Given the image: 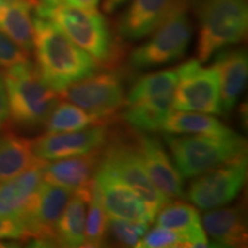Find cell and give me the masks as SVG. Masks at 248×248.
I'll use <instances>...</instances> for the list:
<instances>
[{
  "label": "cell",
  "mask_w": 248,
  "mask_h": 248,
  "mask_svg": "<svg viewBox=\"0 0 248 248\" xmlns=\"http://www.w3.org/2000/svg\"><path fill=\"white\" fill-rule=\"evenodd\" d=\"M32 51L40 77L58 94L101 68L55 24L37 15L33 17Z\"/></svg>",
  "instance_id": "6da1fadb"
},
{
  "label": "cell",
  "mask_w": 248,
  "mask_h": 248,
  "mask_svg": "<svg viewBox=\"0 0 248 248\" xmlns=\"http://www.w3.org/2000/svg\"><path fill=\"white\" fill-rule=\"evenodd\" d=\"M36 15L55 24L71 42L94 59L100 67L113 68L121 58L106 18L98 11L35 0Z\"/></svg>",
  "instance_id": "7a4b0ae2"
},
{
  "label": "cell",
  "mask_w": 248,
  "mask_h": 248,
  "mask_svg": "<svg viewBox=\"0 0 248 248\" xmlns=\"http://www.w3.org/2000/svg\"><path fill=\"white\" fill-rule=\"evenodd\" d=\"M8 97L9 122L20 129L44 126L59 101V94L40 77L31 61L15 64L4 71Z\"/></svg>",
  "instance_id": "3957f363"
},
{
  "label": "cell",
  "mask_w": 248,
  "mask_h": 248,
  "mask_svg": "<svg viewBox=\"0 0 248 248\" xmlns=\"http://www.w3.org/2000/svg\"><path fill=\"white\" fill-rule=\"evenodd\" d=\"M163 138L183 178L192 179L219 164L247 154V142L239 133L225 136L171 135Z\"/></svg>",
  "instance_id": "277c9868"
},
{
  "label": "cell",
  "mask_w": 248,
  "mask_h": 248,
  "mask_svg": "<svg viewBox=\"0 0 248 248\" xmlns=\"http://www.w3.org/2000/svg\"><path fill=\"white\" fill-rule=\"evenodd\" d=\"M195 13L199 26L197 59L201 63L246 38L247 0H199Z\"/></svg>",
  "instance_id": "5b68a950"
},
{
  "label": "cell",
  "mask_w": 248,
  "mask_h": 248,
  "mask_svg": "<svg viewBox=\"0 0 248 248\" xmlns=\"http://www.w3.org/2000/svg\"><path fill=\"white\" fill-rule=\"evenodd\" d=\"M151 35L150 39L130 54L129 63L133 69L156 68L184 57L192 38V24L185 0H176L170 13Z\"/></svg>",
  "instance_id": "8992f818"
},
{
  "label": "cell",
  "mask_w": 248,
  "mask_h": 248,
  "mask_svg": "<svg viewBox=\"0 0 248 248\" xmlns=\"http://www.w3.org/2000/svg\"><path fill=\"white\" fill-rule=\"evenodd\" d=\"M98 167L108 170L131 187L146 202L155 216L164 204L171 201L151 181L142 163L135 135L129 140L122 135L110 132L107 144L100 152Z\"/></svg>",
  "instance_id": "52a82bcc"
},
{
  "label": "cell",
  "mask_w": 248,
  "mask_h": 248,
  "mask_svg": "<svg viewBox=\"0 0 248 248\" xmlns=\"http://www.w3.org/2000/svg\"><path fill=\"white\" fill-rule=\"evenodd\" d=\"M247 169V154L219 164L192 178L186 199L202 210L225 206L233 201L244 188Z\"/></svg>",
  "instance_id": "ba28073f"
},
{
  "label": "cell",
  "mask_w": 248,
  "mask_h": 248,
  "mask_svg": "<svg viewBox=\"0 0 248 248\" xmlns=\"http://www.w3.org/2000/svg\"><path fill=\"white\" fill-rule=\"evenodd\" d=\"M177 74L172 109L222 115L219 79L215 68L202 67L198 59H191L177 68Z\"/></svg>",
  "instance_id": "9c48e42d"
},
{
  "label": "cell",
  "mask_w": 248,
  "mask_h": 248,
  "mask_svg": "<svg viewBox=\"0 0 248 248\" xmlns=\"http://www.w3.org/2000/svg\"><path fill=\"white\" fill-rule=\"evenodd\" d=\"M59 97L101 119L110 121L124 106L123 78L115 71H97L68 86L59 93Z\"/></svg>",
  "instance_id": "30bf717a"
},
{
  "label": "cell",
  "mask_w": 248,
  "mask_h": 248,
  "mask_svg": "<svg viewBox=\"0 0 248 248\" xmlns=\"http://www.w3.org/2000/svg\"><path fill=\"white\" fill-rule=\"evenodd\" d=\"M73 192L43 181L20 217L29 239L40 246H54L55 230Z\"/></svg>",
  "instance_id": "8fae6325"
},
{
  "label": "cell",
  "mask_w": 248,
  "mask_h": 248,
  "mask_svg": "<svg viewBox=\"0 0 248 248\" xmlns=\"http://www.w3.org/2000/svg\"><path fill=\"white\" fill-rule=\"evenodd\" d=\"M106 124L68 132H46L32 139L33 153L43 161H53L101 151L109 139Z\"/></svg>",
  "instance_id": "7c38bea8"
},
{
  "label": "cell",
  "mask_w": 248,
  "mask_h": 248,
  "mask_svg": "<svg viewBox=\"0 0 248 248\" xmlns=\"http://www.w3.org/2000/svg\"><path fill=\"white\" fill-rule=\"evenodd\" d=\"M133 135L145 169L157 190L170 200L186 199L184 178L160 139L151 133L133 131Z\"/></svg>",
  "instance_id": "4fadbf2b"
},
{
  "label": "cell",
  "mask_w": 248,
  "mask_h": 248,
  "mask_svg": "<svg viewBox=\"0 0 248 248\" xmlns=\"http://www.w3.org/2000/svg\"><path fill=\"white\" fill-rule=\"evenodd\" d=\"M94 179L108 216L148 224L154 221L155 214L146 202L115 175L98 167Z\"/></svg>",
  "instance_id": "5bb4252c"
},
{
  "label": "cell",
  "mask_w": 248,
  "mask_h": 248,
  "mask_svg": "<svg viewBox=\"0 0 248 248\" xmlns=\"http://www.w3.org/2000/svg\"><path fill=\"white\" fill-rule=\"evenodd\" d=\"M201 223L214 246L237 248L247 245V222L243 203L209 209L204 213Z\"/></svg>",
  "instance_id": "9a60e30c"
},
{
  "label": "cell",
  "mask_w": 248,
  "mask_h": 248,
  "mask_svg": "<svg viewBox=\"0 0 248 248\" xmlns=\"http://www.w3.org/2000/svg\"><path fill=\"white\" fill-rule=\"evenodd\" d=\"M212 66L218 74L221 107L224 114L233 109L246 85L248 75L246 49L223 48L215 54Z\"/></svg>",
  "instance_id": "2e32d148"
},
{
  "label": "cell",
  "mask_w": 248,
  "mask_h": 248,
  "mask_svg": "<svg viewBox=\"0 0 248 248\" xmlns=\"http://www.w3.org/2000/svg\"><path fill=\"white\" fill-rule=\"evenodd\" d=\"M176 0H132L117 22V32L126 40L151 35L170 13Z\"/></svg>",
  "instance_id": "e0dca14e"
},
{
  "label": "cell",
  "mask_w": 248,
  "mask_h": 248,
  "mask_svg": "<svg viewBox=\"0 0 248 248\" xmlns=\"http://www.w3.org/2000/svg\"><path fill=\"white\" fill-rule=\"evenodd\" d=\"M100 152L76 155L53 161H45L43 181L75 192L88 187L98 169Z\"/></svg>",
  "instance_id": "ac0fdd59"
},
{
  "label": "cell",
  "mask_w": 248,
  "mask_h": 248,
  "mask_svg": "<svg viewBox=\"0 0 248 248\" xmlns=\"http://www.w3.org/2000/svg\"><path fill=\"white\" fill-rule=\"evenodd\" d=\"M156 225L175 231L182 238L184 247H207L209 240L202 228L197 207L184 201H169L156 216Z\"/></svg>",
  "instance_id": "d6986e66"
},
{
  "label": "cell",
  "mask_w": 248,
  "mask_h": 248,
  "mask_svg": "<svg viewBox=\"0 0 248 248\" xmlns=\"http://www.w3.org/2000/svg\"><path fill=\"white\" fill-rule=\"evenodd\" d=\"M40 160L15 177L0 181V216L20 219L32 195L43 182V166Z\"/></svg>",
  "instance_id": "ffe728a7"
},
{
  "label": "cell",
  "mask_w": 248,
  "mask_h": 248,
  "mask_svg": "<svg viewBox=\"0 0 248 248\" xmlns=\"http://www.w3.org/2000/svg\"><path fill=\"white\" fill-rule=\"evenodd\" d=\"M91 185L73 192L70 199L68 200L55 230L54 241L58 246L69 248L83 247Z\"/></svg>",
  "instance_id": "44dd1931"
},
{
  "label": "cell",
  "mask_w": 248,
  "mask_h": 248,
  "mask_svg": "<svg viewBox=\"0 0 248 248\" xmlns=\"http://www.w3.org/2000/svg\"><path fill=\"white\" fill-rule=\"evenodd\" d=\"M35 0H0V30L28 53L33 49Z\"/></svg>",
  "instance_id": "7402d4cb"
},
{
  "label": "cell",
  "mask_w": 248,
  "mask_h": 248,
  "mask_svg": "<svg viewBox=\"0 0 248 248\" xmlns=\"http://www.w3.org/2000/svg\"><path fill=\"white\" fill-rule=\"evenodd\" d=\"M173 93L125 105V109L121 113V120L132 131L152 133L161 131L163 123L172 110Z\"/></svg>",
  "instance_id": "603a6c76"
},
{
  "label": "cell",
  "mask_w": 248,
  "mask_h": 248,
  "mask_svg": "<svg viewBox=\"0 0 248 248\" xmlns=\"http://www.w3.org/2000/svg\"><path fill=\"white\" fill-rule=\"evenodd\" d=\"M40 159L32 148V139L7 129L0 130V181L15 177Z\"/></svg>",
  "instance_id": "cb8c5ba5"
},
{
  "label": "cell",
  "mask_w": 248,
  "mask_h": 248,
  "mask_svg": "<svg viewBox=\"0 0 248 248\" xmlns=\"http://www.w3.org/2000/svg\"><path fill=\"white\" fill-rule=\"evenodd\" d=\"M161 131L171 135L225 136L233 132V130L224 125L216 117L204 113L172 109Z\"/></svg>",
  "instance_id": "d4e9b609"
},
{
  "label": "cell",
  "mask_w": 248,
  "mask_h": 248,
  "mask_svg": "<svg viewBox=\"0 0 248 248\" xmlns=\"http://www.w3.org/2000/svg\"><path fill=\"white\" fill-rule=\"evenodd\" d=\"M109 121L89 113L69 101L57 102L46 120V132L77 131L89 126L108 124Z\"/></svg>",
  "instance_id": "484cf974"
},
{
  "label": "cell",
  "mask_w": 248,
  "mask_h": 248,
  "mask_svg": "<svg viewBox=\"0 0 248 248\" xmlns=\"http://www.w3.org/2000/svg\"><path fill=\"white\" fill-rule=\"evenodd\" d=\"M177 82V70H157L146 74L133 83L128 94L125 95L124 105H132L136 102L170 94L175 91Z\"/></svg>",
  "instance_id": "4316f807"
},
{
  "label": "cell",
  "mask_w": 248,
  "mask_h": 248,
  "mask_svg": "<svg viewBox=\"0 0 248 248\" xmlns=\"http://www.w3.org/2000/svg\"><path fill=\"white\" fill-rule=\"evenodd\" d=\"M108 232V215L104 208L101 195L97 182L93 178L91 193L88 204L85 218L84 244L83 247H102L105 246Z\"/></svg>",
  "instance_id": "83f0119b"
},
{
  "label": "cell",
  "mask_w": 248,
  "mask_h": 248,
  "mask_svg": "<svg viewBox=\"0 0 248 248\" xmlns=\"http://www.w3.org/2000/svg\"><path fill=\"white\" fill-rule=\"evenodd\" d=\"M148 223L133 222L108 216V231L117 244L125 247H137L139 240L148 230Z\"/></svg>",
  "instance_id": "f1b7e54d"
},
{
  "label": "cell",
  "mask_w": 248,
  "mask_h": 248,
  "mask_svg": "<svg viewBox=\"0 0 248 248\" xmlns=\"http://www.w3.org/2000/svg\"><path fill=\"white\" fill-rule=\"evenodd\" d=\"M138 248H177L184 247L182 238L175 231L155 225L141 237Z\"/></svg>",
  "instance_id": "f546056e"
},
{
  "label": "cell",
  "mask_w": 248,
  "mask_h": 248,
  "mask_svg": "<svg viewBox=\"0 0 248 248\" xmlns=\"http://www.w3.org/2000/svg\"><path fill=\"white\" fill-rule=\"evenodd\" d=\"M28 61H30V54L0 30V68L7 69Z\"/></svg>",
  "instance_id": "4dcf8cb0"
},
{
  "label": "cell",
  "mask_w": 248,
  "mask_h": 248,
  "mask_svg": "<svg viewBox=\"0 0 248 248\" xmlns=\"http://www.w3.org/2000/svg\"><path fill=\"white\" fill-rule=\"evenodd\" d=\"M0 239L28 240L29 237L20 219L0 216Z\"/></svg>",
  "instance_id": "1f68e13d"
},
{
  "label": "cell",
  "mask_w": 248,
  "mask_h": 248,
  "mask_svg": "<svg viewBox=\"0 0 248 248\" xmlns=\"http://www.w3.org/2000/svg\"><path fill=\"white\" fill-rule=\"evenodd\" d=\"M9 108L4 73L0 70V130L8 128Z\"/></svg>",
  "instance_id": "d6a6232c"
},
{
  "label": "cell",
  "mask_w": 248,
  "mask_h": 248,
  "mask_svg": "<svg viewBox=\"0 0 248 248\" xmlns=\"http://www.w3.org/2000/svg\"><path fill=\"white\" fill-rule=\"evenodd\" d=\"M44 1L52 2V4H61L86 9V11H97V7L100 0H44Z\"/></svg>",
  "instance_id": "836d02e7"
},
{
  "label": "cell",
  "mask_w": 248,
  "mask_h": 248,
  "mask_svg": "<svg viewBox=\"0 0 248 248\" xmlns=\"http://www.w3.org/2000/svg\"><path fill=\"white\" fill-rule=\"evenodd\" d=\"M126 1L128 0H104L102 1V9H104L105 13H114L116 9H119Z\"/></svg>",
  "instance_id": "e575fe53"
}]
</instances>
